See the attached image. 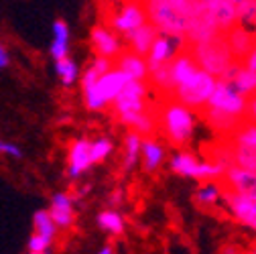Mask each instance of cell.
<instances>
[{
  "mask_svg": "<svg viewBox=\"0 0 256 254\" xmlns=\"http://www.w3.org/2000/svg\"><path fill=\"white\" fill-rule=\"evenodd\" d=\"M156 122L165 138L173 146H185L194 138L198 116L194 108H189L183 102L169 96V100H165L163 106L156 110Z\"/></svg>",
  "mask_w": 256,
  "mask_h": 254,
  "instance_id": "1",
  "label": "cell"
},
{
  "mask_svg": "<svg viewBox=\"0 0 256 254\" xmlns=\"http://www.w3.org/2000/svg\"><path fill=\"white\" fill-rule=\"evenodd\" d=\"M187 47H189L191 55L196 57L198 66L204 72L216 76L218 80L224 78V74H226L238 61L224 35H218L210 41H202V43H196V45H187Z\"/></svg>",
  "mask_w": 256,
  "mask_h": 254,
  "instance_id": "2",
  "label": "cell"
},
{
  "mask_svg": "<svg viewBox=\"0 0 256 254\" xmlns=\"http://www.w3.org/2000/svg\"><path fill=\"white\" fill-rule=\"evenodd\" d=\"M144 6H146L148 22L156 26L158 33L185 37L189 14L185 10L183 0H152V2H146Z\"/></svg>",
  "mask_w": 256,
  "mask_h": 254,
  "instance_id": "3",
  "label": "cell"
},
{
  "mask_svg": "<svg viewBox=\"0 0 256 254\" xmlns=\"http://www.w3.org/2000/svg\"><path fill=\"white\" fill-rule=\"evenodd\" d=\"M216 84H218V78L212 76V74H208V72H204V70L200 68V72H198L194 78H191L187 84L177 86V88L173 90L171 96H173L175 100L183 102L185 106L194 108L196 112H198V110L202 112V110L206 108L210 96H212Z\"/></svg>",
  "mask_w": 256,
  "mask_h": 254,
  "instance_id": "4",
  "label": "cell"
},
{
  "mask_svg": "<svg viewBox=\"0 0 256 254\" xmlns=\"http://www.w3.org/2000/svg\"><path fill=\"white\" fill-rule=\"evenodd\" d=\"M232 146L234 165L256 169V122L244 118L236 124V128L228 134Z\"/></svg>",
  "mask_w": 256,
  "mask_h": 254,
  "instance_id": "5",
  "label": "cell"
},
{
  "mask_svg": "<svg viewBox=\"0 0 256 254\" xmlns=\"http://www.w3.org/2000/svg\"><path fill=\"white\" fill-rule=\"evenodd\" d=\"M206 108H212V110L222 112V114H228L236 120H244L246 118V108H248V98L244 96V94H240L228 80H218Z\"/></svg>",
  "mask_w": 256,
  "mask_h": 254,
  "instance_id": "6",
  "label": "cell"
},
{
  "mask_svg": "<svg viewBox=\"0 0 256 254\" xmlns=\"http://www.w3.org/2000/svg\"><path fill=\"white\" fill-rule=\"evenodd\" d=\"M171 171L181 175V177H191V179H222L226 169L218 165L216 161L208 158H198L194 152L179 150L171 156Z\"/></svg>",
  "mask_w": 256,
  "mask_h": 254,
  "instance_id": "7",
  "label": "cell"
},
{
  "mask_svg": "<svg viewBox=\"0 0 256 254\" xmlns=\"http://www.w3.org/2000/svg\"><path fill=\"white\" fill-rule=\"evenodd\" d=\"M112 106H114V116L118 120H122L128 114L148 110L150 104H148V86H146V82L130 80L124 86V90L114 98Z\"/></svg>",
  "mask_w": 256,
  "mask_h": 254,
  "instance_id": "8",
  "label": "cell"
},
{
  "mask_svg": "<svg viewBox=\"0 0 256 254\" xmlns=\"http://www.w3.org/2000/svg\"><path fill=\"white\" fill-rule=\"evenodd\" d=\"M148 20L146 16V6L142 0H130V2L122 4L110 18V28L116 35H130L134 28L144 24Z\"/></svg>",
  "mask_w": 256,
  "mask_h": 254,
  "instance_id": "9",
  "label": "cell"
},
{
  "mask_svg": "<svg viewBox=\"0 0 256 254\" xmlns=\"http://www.w3.org/2000/svg\"><path fill=\"white\" fill-rule=\"evenodd\" d=\"M185 47H187L185 37H173V35L158 33L154 43H152V47H150V51L146 53V66H148V70L161 66V63L173 61V57L177 53H181Z\"/></svg>",
  "mask_w": 256,
  "mask_h": 254,
  "instance_id": "10",
  "label": "cell"
},
{
  "mask_svg": "<svg viewBox=\"0 0 256 254\" xmlns=\"http://www.w3.org/2000/svg\"><path fill=\"white\" fill-rule=\"evenodd\" d=\"M224 206H226L228 214L240 222V224L252 232H256V214H254V208H252V198L250 196H244V194H236V192H230L226 189L224 192Z\"/></svg>",
  "mask_w": 256,
  "mask_h": 254,
  "instance_id": "11",
  "label": "cell"
},
{
  "mask_svg": "<svg viewBox=\"0 0 256 254\" xmlns=\"http://www.w3.org/2000/svg\"><path fill=\"white\" fill-rule=\"evenodd\" d=\"M218 35H224V33L218 28V24L212 18V14H210L208 8H204V10H200V12L189 16L187 33H185L187 45H196V43H202V41H210V39H214Z\"/></svg>",
  "mask_w": 256,
  "mask_h": 254,
  "instance_id": "12",
  "label": "cell"
},
{
  "mask_svg": "<svg viewBox=\"0 0 256 254\" xmlns=\"http://www.w3.org/2000/svg\"><path fill=\"white\" fill-rule=\"evenodd\" d=\"M222 183L226 189H230V192L254 198L256 196V169L232 165L226 169V173H224Z\"/></svg>",
  "mask_w": 256,
  "mask_h": 254,
  "instance_id": "13",
  "label": "cell"
},
{
  "mask_svg": "<svg viewBox=\"0 0 256 254\" xmlns=\"http://www.w3.org/2000/svg\"><path fill=\"white\" fill-rule=\"evenodd\" d=\"M224 37H226V41L238 61H242L246 57V53L256 45V30L252 26H246L240 22L230 26L226 33H224Z\"/></svg>",
  "mask_w": 256,
  "mask_h": 254,
  "instance_id": "14",
  "label": "cell"
},
{
  "mask_svg": "<svg viewBox=\"0 0 256 254\" xmlns=\"http://www.w3.org/2000/svg\"><path fill=\"white\" fill-rule=\"evenodd\" d=\"M220 80H228L240 94H244L246 98L256 96V72L246 68L242 61H236Z\"/></svg>",
  "mask_w": 256,
  "mask_h": 254,
  "instance_id": "15",
  "label": "cell"
},
{
  "mask_svg": "<svg viewBox=\"0 0 256 254\" xmlns=\"http://www.w3.org/2000/svg\"><path fill=\"white\" fill-rule=\"evenodd\" d=\"M116 70L124 72L130 80H140V82H146L148 80V66H146V57L134 53V51H120L116 55V61H114Z\"/></svg>",
  "mask_w": 256,
  "mask_h": 254,
  "instance_id": "16",
  "label": "cell"
},
{
  "mask_svg": "<svg viewBox=\"0 0 256 254\" xmlns=\"http://www.w3.org/2000/svg\"><path fill=\"white\" fill-rule=\"evenodd\" d=\"M200 72V66H198V61L196 57L191 55L189 47H185L181 53H177L171 61V74H173V90L177 86H183L187 84L191 78H194L196 74Z\"/></svg>",
  "mask_w": 256,
  "mask_h": 254,
  "instance_id": "17",
  "label": "cell"
},
{
  "mask_svg": "<svg viewBox=\"0 0 256 254\" xmlns=\"http://www.w3.org/2000/svg\"><path fill=\"white\" fill-rule=\"evenodd\" d=\"M92 49L96 51V55L108 57V59L116 57L122 51L116 33L112 28H106V26H94V30H92Z\"/></svg>",
  "mask_w": 256,
  "mask_h": 254,
  "instance_id": "18",
  "label": "cell"
},
{
  "mask_svg": "<svg viewBox=\"0 0 256 254\" xmlns=\"http://www.w3.org/2000/svg\"><path fill=\"white\" fill-rule=\"evenodd\" d=\"M128 82H130V78H128L124 72H120V70H108L98 82H96V88H98V92H100V96L104 98V102L106 104H112L114 98L124 90V86Z\"/></svg>",
  "mask_w": 256,
  "mask_h": 254,
  "instance_id": "19",
  "label": "cell"
},
{
  "mask_svg": "<svg viewBox=\"0 0 256 254\" xmlns=\"http://www.w3.org/2000/svg\"><path fill=\"white\" fill-rule=\"evenodd\" d=\"M156 35H158L156 26L146 20L144 24H140L138 28H134L130 35H126V39H128V45H130V51H134V53L146 57V53L150 51V47H152Z\"/></svg>",
  "mask_w": 256,
  "mask_h": 254,
  "instance_id": "20",
  "label": "cell"
},
{
  "mask_svg": "<svg viewBox=\"0 0 256 254\" xmlns=\"http://www.w3.org/2000/svg\"><path fill=\"white\" fill-rule=\"evenodd\" d=\"M90 146H92V142L86 138H80L72 144V148H70V175L72 177H80L94 163Z\"/></svg>",
  "mask_w": 256,
  "mask_h": 254,
  "instance_id": "21",
  "label": "cell"
},
{
  "mask_svg": "<svg viewBox=\"0 0 256 254\" xmlns=\"http://www.w3.org/2000/svg\"><path fill=\"white\" fill-rule=\"evenodd\" d=\"M208 10H210L212 18L216 20V24L222 33H226L230 26H234L238 22L236 20V6L230 2V0H210Z\"/></svg>",
  "mask_w": 256,
  "mask_h": 254,
  "instance_id": "22",
  "label": "cell"
},
{
  "mask_svg": "<svg viewBox=\"0 0 256 254\" xmlns=\"http://www.w3.org/2000/svg\"><path fill=\"white\" fill-rule=\"evenodd\" d=\"M140 156L144 171H156L165 161V146L152 136L142 138L140 142Z\"/></svg>",
  "mask_w": 256,
  "mask_h": 254,
  "instance_id": "23",
  "label": "cell"
},
{
  "mask_svg": "<svg viewBox=\"0 0 256 254\" xmlns=\"http://www.w3.org/2000/svg\"><path fill=\"white\" fill-rule=\"evenodd\" d=\"M49 214H51L57 228H70L74 224V204L68 196H63V194L53 196Z\"/></svg>",
  "mask_w": 256,
  "mask_h": 254,
  "instance_id": "24",
  "label": "cell"
},
{
  "mask_svg": "<svg viewBox=\"0 0 256 254\" xmlns=\"http://www.w3.org/2000/svg\"><path fill=\"white\" fill-rule=\"evenodd\" d=\"M224 192H226L224 183H220L216 179H210L208 183H204L196 192V204L202 206V208H216L224 200Z\"/></svg>",
  "mask_w": 256,
  "mask_h": 254,
  "instance_id": "25",
  "label": "cell"
},
{
  "mask_svg": "<svg viewBox=\"0 0 256 254\" xmlns=\"http://www.w3.org/2000/svg\"><path fill=\"white\" fill-rule=\"evenodd\" d=\"M110 70V59L108 57H100L98 55V59H96L92 66L88 68V72L84 74V78H82V86L84 88H88V86H94L96 82H98L106 72Z\"/></svg>",
  "mask_w": 256,
  "mask_h": 254,
  "instance_id": "26",
  "label": "cell"
},
{
  "mask_svg": "<svg viewBox=\"0 0 256 254\" xmlns=\"http://www.w3.org/2000/svg\"><path fill=\"white\" fill-rule=\"evenodd\" d=\"M140 134L138 132H130L126 136L124 140V146H126V158H124V163H126V169H132L136 163H138V158H140Z\"/></svg>",
  "mask_w": 256,
  "mask_h": 254,
  "instance_id": "27",
  "label": "cell"
},
{
  "mask_svg": "<svg viewBox=\"0 0 256 254\" xmlns=\"http://www.w3.org/2000/svg\"><path fill=\"white\" fill-rule=\"evenodd\" d=\"M98 224H100V228L106 230L108 234H122V230H124V222H122L120 214H118V212H112V210L102 212V214L98 216Z\"/></svg>",
  "mask_w": 256,
  "mask_h": 254,
  "instance_id": "28",
  "label": "cell"
},
{
  "mask_svg": "<svg viewBox=\"0 0 256 254\" xmlns=\"http://www.w3.org/2000/svg\"><path fill=\"white\" fill-rule=\"evenodd\" d=\"M33 226H35V232L37 234H43V236H47V238L53 240L57 226H55V222H53V218H51L49 212H45V210L37 212L35 218H33Z\"/></svg>",
  "mask_w": 256,
  "mask_h": 254,
  "instance_id": "29",
  "label": "cell"
},
{
  "mask_svg": "<svg viewBox=\"0 0 256 254\" xmlns=\"http://www.w3.org/2000/svg\"><path fill=\"white\" fill-rule=\"evenodd\" d=\"M55 70H57V74H59L61 82L66 84V86H72V84L76 82V78H78V66H76V63H74L72 59H68V57L57 59Z\"/></svg>",
  "mask_w": 256,
  "mask_h": 254,
  "instance_id": "30",
  "label": "cell"
},
{
  "mask_svg": "<svg viewBox=\"0 0 256 254\" xmlns=\"http://www.w3.org/2000/svg\"><path fill=\"white\" fill-rule=\"evenodd\" d=\"M90 150H92V161L94 163H100V161H104V158L112 152V142L108 138H98V140L92 142Z\"/></svg>",
  "mask_w": 256,
  "mask_h": 254,
  "instance_id": "31",
  "label": "cell"
},
{
  "mask_svg": "<svg viewBox=\"0 0 256 254\" xmlns=\"http://www.w3.org/2000/svg\"><path fill=\"white\" fill-rule=\"evenodd\" d=\"M84 96H86V106H88L90 110H102V108L108 106V104L104 102V98L100 96V92H98V88H96V84L84 88Z\"/></svg>",
  "mask_w": 256,
  "mask_h": 254,
  "instance_id": "32",
  "label": "cell"
},
{
  "mask_svg": "<svg viewBox=\"0 0 256 254\" xmlns=\"http://www.w3.org/2000/svg\"><path fill=\"white\" fill-rule=\"evenodd\" d=\"M236 20L240 24L252 26L256 20V2H246V4L236 6Z\"/></svg>",
  "mask_w": 256,
  "mask_h": 254,
  "instance_id": "33",
  "label": "cell"
},
{
  "mask_svg": "<svg viewBox=\"0 0 256 254\" xmlns=\"http://www.w3.org/2000/svg\"><path fill=\"white\" fill-rule=\"evenodd\" d=\"M51 238H47V236H43V234H33L28 238V252H33V254H43V252H47L49 248H51Z\"/></svg>",
  "mask_w": 256,
  "mask_h": 254,
  "instance_id": "34",
  "label": "cell"
},
{
  "mask_svg": "<svg viewBox=\"0 0 256 254\" xmlns=\"http://www.w3.org/2000/svg\"><path fill=\"white\" fill-rule=\"evenodd\" d=\"M68 51H70L68 41L53 39V45H51V55H53V59H55V61H57V59H63V57H68Z\"/></svg>",
  "mask_w": 256,
  "mask_h": 254,
  "instance_id": "35",
  "label": "cell"
},
{
  "mask_svg": "<svg viewBox=\"0 0 256 254\" xmlns=\"http://www.w3.org/2000/svg\"><path fill=\"white\" fill-rule=\"evenodd\" d=\"M53 35L59 41H70V28H68V24L63 20H55L53 22Z\"/></svg>",
  "mask_w": 256,
  "mask_h": 254,
  "instance_id": "36",
  "label": "cell"
},
{
  "mask_svg": "<svg viewBox=\"0 0 256 254\" xmlns=\"http://www.w3.org/2000/svg\"><path fill=\"white\" fill-rule=\"evenodd\" d=\"M0 152L2 154H10V156H20V148L10 144V142H4V140H0Z\"/></svg>",
  "mask_w": 256,
  "mask_h": 254,
  "instance_id": "37",
  "label": "cell"
},
{
  "mask_svg": "<svg viewBox=\"0 0 256 254\" xmlns=\"http://www.w3.org/2000/svg\"><path fill=\"white\" fill-rule=\"evenodd\" d=\"M242 63H244L246 68H250V70H254V72H256V45L246 53V57L242 59Z\"/></svg>",
  "mask_w": 256,
  "mask_h": 254,
  "instance_id": "38",
  "label": "cell"
},
{
  "mask_svg": "<svg viewBox=\"0 0 256 254\" xmlns=\"http://www.w3.org/2000/svg\"><path fill=\"white\" fill-rule=\"evenodd\" d=\"M246 118L256 122V96L248 98V108H246Z\"/></svg>",
  "mask_w": 256,
  "mask_h": 254,
  "instance_id": "39",
  "label": "cell"
},
{
  "mask_svg": "<svg viewBox=\"0 0 256 254\" xmlns=\"http://www.w3.org/2000/svg\"><path fill=\"white\" fill-rule=\"evenodd\" d=\"M6 66H8V55L2 47H0V68H6Z\"/></svg>",
  "mask_w": 256,
  "mask_h": 254,
  "instance_id": "40",
  "label": "cell"
},
{
  "mask_svg": "<svg viewBox=\"0 0 256 254\" xmlns=\"http://www.w3.org/2000/svg\"><path fill=\"white\" fill-rule=\"evenodd\" d=\"M234 6H240V4H246V2H256V0H230Z\"/></svg>",
  "mask_w": 256,
  "mask_h": 254,
  "instance_id": "41",
  "label": "cell"
},
{
  "mask_svg": "<svg viewBox=\"0 0 256 254\" xmlns=\"http://www.w3.org/2000/svg\"><path fill=\"white\" fill-rule=\"evenodd\" d=\"M106 2H108V4H120L122 0H106Z\"/></svg>",
  "mask_w": 256,
  "mask_h": 254,
  "instance_id": "42",
  "label": "cell"
},
{
  "mask_svg": "<svg viewBox=\"0 0 256 254\" xmlns=\"http://www.w3.org/2000/svg\"><path fill=\"white\" fill-rule=\"evenodd\" d=\"M252 208H254V214H256V196L252 198Z\"/></svg>",
  "mask_w": 256,
  "mask_h": 254,
  "instance_id": "43",
  "label": "cell"
},
{
  "mask_svg": "<svg viewBox=\"0 0 256 254\" xmlns=\"http://www.w3.org/2000/svg\"><path fill=\"white\" fill-rule=\"evenodd\" d=\"M142 2H144V4H146V2H152V0H142Z\"/></svg>",
  "mask_w": 256,
  "mask_h": 254,
  "instance_id": "44",
  "label": "cell"
},
{
  "mask_svg": "<svg viewBox=\"0 0 256 254\" xmlns=\"http://www.w3.org/2000/svg\"><path fill=\"white\" fill-rule=\"evenodd\" d=\"M252 28H254V30H256V20H254V24H252Z\"/></svg>",
  "mask_w": 256,
  "mask_h": 254,
  "instance_id": "45",
  "label": "cell"
}]
</instances>
